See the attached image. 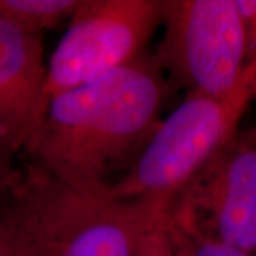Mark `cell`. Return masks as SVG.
<instances>
[{"label":"cell","mask_w":256,"mask_h":256,"mask_svg":"<svg viewBox=\"0 0 256 256\" xmlns=\"http://www.w3.org/2000/svg\"><path fill=\"white\" fill-rule=\"evenodd\" d=\"M172 92L146 50L101 78L52 97L20 156L78 191L106 195L152 138Z\"/></svg>","instance_id":"6da1fadb"},{"label":"cell","mask_w":256,"mask_h":256,"mask_svg":"<svg viewBox=\"0 0 256 256\" xmlns=\"http://www.w3.org/2000/svg\"><path fill=\"white\" fill-rule=\"evenodd\" d=\"M165 202L87 194L22 162L4 208L28 256H137Z\"/></svg>","instance_id":"7a4b0ae2"},{"label":"cell","mask_w":256,"mask_h":256,"mask_svg":"<svg viewBox=\"0 0 256 256\" xmlns=\"http://www.w3.org/2000/svg\"><path fill=\"white\" fill-rule=\"evenodd\" d=\"M256 97V63H246L238 86L226 94L186 92L161 121L128 172L106 195L112 200H164L175 195L238 131Z\"/></svg>","instance_id":"3957f363"},{"label":"cell","mask_w":256,"mask_h":256,"mask_svg":"<svg viewBox=\"0 0 256 256\" xmlns=\"http://www.w3.org/2000/svg\"><path fill=\"white\" fill-rule=\"evenodd\" d=\"M164 36L154 56L172 92L222 96L246 67V30L236 0H162Z\"/></svg>","instance_id":"277c9868"},{"label":"cell","mask_w":256,"mask_h":256,"mask_svg":"<svg viewBox=\"0 0 256 256\" xmlns=\"http://www.w3.org/2000/svg\"><path fill=\"white\" fill-rule=\"evenodd\" d=\"M161 22L162 0H80L47 64V104L144 54Z\"/></svg>","instance_id":"5b68a950"},{"label":"cell","mask_w":256,"mask_h":256,"mask_svg":"<svg viewBox=\"0 0 256 256\" xmlns=\"http://www.w3.org/2000/svg\"><path fill=\"white\" fill-rule=\"evenodd\" d=\"M202 238L256 255V126L238 128L168 205Z\"/></svg>","instance_id":"8992f818"},{"label":"cell","mask_w":256,"mask_h":256,"mask_svg":"<svg viewBox=\"0 0 256 256\" xmlns=\"http://www.w3.org/2000/svg\"><path fill=\"white\" fill-rule=\"evenodd\" d=\"M42 36L0 20V144L18 156L47 108Z\"/></svg>","instance_id":"52a82bcc"},{"label":"cell","mask_w":256,"mask_h":256,"mask_svg":"<svg viewBox=\"0 0 256 256\" xmlns=\"http://www.w3.org/2000/svg\"><path fill=\"white\" fill-rule=\"evenodd\" d=\"M80 0H0V20L32 34L58 26L73 16Z\"/></svg>","instance_id":"ba28073f"},{"label":"cell","mask_w":256,"mask_h":256,"mask_svg":"<svg viewBox=\"0 0 256 256\" xmlns=\"http://www.w3.org/2000/svg\"><path fill=\"white\" fill-rule=\"evenodd\" d=\"M168 230L174 256H256L220 242L202 238L201 235L192 232L191 229L171 220L170 215Z\"/></svg>","instance_id":"9c48e42d"},{"label":"cell","mask_w":256,"mask_h":256,"mask_svg":"<svg viewBox=\"0 0 256 256\" xmlns=\"http://www.w3.org/2000/svg\"><path fill=\"white\" fill-rule=\"evenodd\" d=\"M168 205L170 202H165L156 210L154 220L141 239L137 256H174L168 230Z\"/></svg>","instance_id":"30bf717a"},{"label":"cell","mask_w":256,"mask_h":256,"mask_svg":"<svg viewBox=\"0 0 256 256\" xmlns=\"http://www.w3.org/2000/svg\"><path fill=\"white\" fill-rule=\"evenodd\" d=\"M4 202L6 200L0 205V256H28L6 212Z\"/></svg>","instance_id":"8fae6325"},{"label":"cell","mask_w":256,"mask_h":256,"mask_svg":"<svg viewBox=\"0 0 256 256\" xmlns=\"http://www.w3.org/2000/svg\"><path fill=\"white\" fill-rule=\"evenodd\" d=\"M18 156L0 144V205L8 198L18 174Z\"/></svg>","instance_id":"7c38bea8"},{"label":"cell","mask_w":256,"mask_h":256,"mask_svg":"<svg viewBox=\"0 0 256 256\" xmlns=\"http://www.w3.org/2000/svg\"><path fill=\"white\" fill-rule=\"evenodd\" d=\"M236 2L245 20L246 63H256V0H236Z\"/></svg>","instance_id":"4fadbf2b"}]
</instances>
